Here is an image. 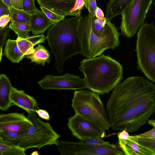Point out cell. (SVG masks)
Listing matches in <instances>:
<instances>
[{
	"mask_svg": "<svg viewBox=\"0 0 155 155\" xmlns=\"http://www.w3.org/2000/svg\"><path fill=\"white\" fill-rule=\"evenodd\" d=\"M149 81L142 77H129L113 89L106 105L111 129L128 132L139 99Z\"/></svg>",
	"mask_w": 155,
	"mask_h": 155,
	"instance_id": "1",
	"label": "cell"
},
{
	"mask_svg": "<svg viewBox=\"0 0 155 155\" xmlns=\"http://www.w3.org/2000/svg\"><path fill=\"white\" fill-rule=\"evenodd\" d=\"M87 89L98 94H107L123 78V68L117 61L103 54L83 59L79 68Z\"/></svg>",
	"mask_w": 155,
	"mask_h": 155,
	"instance_id": "2",
	"label": "cell"
},
{
	"mask_svg": "<svg viewBox=\"0 0 155 155\" xmlns=\"http://www.w3.org/2000/svg\"><path fill=\"white\" fill-rule=\"evenodd\" d=\"M80 16L64 18L54 24L48 30L46 39L55 57L54 67L59 73L63 72L67 59L81 54V45L76 35Z\"/></svg>",
	"mask_w": 155,
	"mask_h": 155,
	"instance_id": "3",
	"label": "cell"
},
{
	"mask_svg": "<svg viewBox=\"0 0 155 155\" xmlns=\"http://www.w3.org/2000/svg\"><path fill=\"white\" fill-rule=\"evenodd\" d=\"M92 17L80 16L76 35L80 44L81 53L87 58L101 55L108 49L114 50L120 44L119 39L121 35L114 26L103 37L97 36L94 32L91 25Z\"/></svg>",
	"mask_w": 155,
	"mask_h": 155,
	"instance_id": "4",
	"label": "cell"
},
{
	"mask_svg": "<svg viewBox=\"0 0 155 155\" xmlns=\"http://www.w3.org/2000/svg\"><path fill=\"white\" fill-rule=\"evenodd\" d=\"M71 101L75 114L93 121L106 130L110 128L107 114L98 94L83 89L75 91Z\"/></svg>",
	"mask_w": 155,
	"mask_h": 155,
	"instance_id": "5",
	"label": "cell"
},
{
	"mask_svg": "<svg viewBox=\"0 0 155 155\" xmlns=\"http://www.w3.org/2000/svg\"><path fill=\"white\" fill-rule=\"evenodd\" d=\"M137 36L135 51L137 69L155 83V27L153 22L143 24Z\"/></svg>",
	"mask_w": 155,
	"mask_h": 155,
	"instance_id": "6",
	"label": "cell"
},
{
	"mask_svg": "<svg viewBox=\"0 0 155 155\" xmlns=\"http://www.w3.org/2000/svg\"><path fill=\"white\" fill-rule=\"evenodd\" d=\"M27 112V117L32 125L21 135L16 146L26 150L33 148L39 150L45 146L56 145L60 136L54 130L51 124L39 119L35 112L31 110Z\"/></svg>",
	"mask_w": 155,
	"mask_h": 155,
	"instance_id": "7",
	"label": "cell"
},
{
	"mask_svg": "<svg viewBox=\"0 0 155 155\" xmlns=\"http://www.w3.org/2000/svg\"><path fill=\"white\" fill-rule=\"evenodd\" d=\"M153 0H133L121 14V34L127 38L134 36L144 23L146 15L151 8Z\"/></svg>",
	"mask_w": 155,
	"mask_h": 155,
	"instance_id": "8",
	"label": "cell"
},
{
	"mask_svg": "<svg viewBox=\"0 0 155 155\" xmlns=\"http://www.w3.org/2000/svg\"><path fill=\"white\" fill-rule=\"evenodd\" d=\"M56 145L61 155H123L124 153L115 144L92 146L78 142L59 140Z\"/></svg>",
	"mask_w": 155,
	"mask_h": 155,
	"instance_id": "9",
	"label": "cell"
},
{
	"mask_svg": "<svg viewBox=\"0 0 155 155\" xmlns=\"http://www.w3.org/2000/svg\"><path fill=\"white\" fill-rule=\"evenodd\" d=\"M155 113V84L149 81L135 108L128 132L137 131Z\"/></svg>",
	"mask_w": 155,
	"mask_h": 155,
	"instance_id": "10",
	"label": "cell"
},
{
	"mask_svg": "<svg viewBox=\"0 0 155 155\" xmlns=\"http://www.w3.org/2000/svg\"><path fill=\"white\" fill-rule=\"evenodd\" d=\"M38 84L43 90H79L87 88L84 78L69 73L60 76L46 75Z\"/></svg>",
	"mask_w": 155,
	"mask_h": 155,
	"instance_id": "11",
	"label": "cell"
},
{
	"mask_svg": "<svg viewBox=\"0 0 155 155\" xmlns=\"http://www.w3.org/2000/svg\"><path fill=\"white\" fill-rule=\"evenodd\" d=\"M67 125L72 135L81 140L92 137L103 138L106 136V130L77 114L68 118Z\"/></svg>",
	"mask_w": 155,
	"mask_h": 155,
	"instance_id": "12",
	"label": "cell"
},
{
	"mask_svg": "<svg viewBox=\"0 0 155 155\" xmlns=\"http://www.w3.org/2000/svg\"><path fill=\"white\" fill-rule=\"evenodd\" d=\"M32 125L24 113L12 112L0 114V130L23 135Z\"/></svg>",
	"mask_w": 155,
	"mask_h": 155,
	"instance_id": "13",
	"label": "cell"
},
{
	"mask_svg": "<svg viewBox=\"0 0 155 155\" xmlns=\"http://www.w3.org/2000/svg\"><path fill=\"white\" fill-rule=\"evenodd\" d=\"M10 99L14 105L22 108L26 112L31 110L35 112L40 109L35 98L26 94L23 90H19L13 87Z\"/></svg>",
	"mask_w": 155,
	"mask_h": 155,
	"instance_id": "14",
	"label": "cell"
},
{
	"mask_svg": "<svg viewBox=\"0 0 155 155\" xmlns=\"http://www.w3.org/2000/svg\"><path fill=\"white\" fill-rule=\"evenodd\" d=\"M120 147L126 155H155V151L139 143L134 136L125 140L118 139Z\"/></svg>",
	"mask_w": 155,
	"mask_h": 155,
	"instance_id": "15",
	"label": "cell"
},
{
	"mask_svg": "<svg viewBox=\"0 0 155 155\" xmlns=\"http://www.w3.org/2000/svg\"><path fill=\"white\" fill-rule=\"evenodd\" d=\"M40 6L58 14L69 16L76 0H36Z\"/></svg>",
	"mask_w": 155,
	"mask_h": 155,
	"instance_id": "16",
	"label": "cell"
},
{
	"mask_svg": "<svg viewBox=\"0 0 155 155\" xmlns=\"http://www.w3.org/2000/svg\"><path fill=\"white\" fill-rule=\"evenodd\" d=\"M41 10L31 14L30 25L34 35L42 34L48 28L55 23Z\"/></svg>",
	"mask_w": 155,
	"mask_h": 155,
	"instance_id": "17",
	"label": "cell"
},
{
	"mask_svg": "<svg viewBox=\"0 0 155 155\" xmlns=\"http://www.w3.org/2000/svg\"><path fill=\"white\" fill-rule=\"evenodd\" d=\"M13 86L7 76L5 74L0 75V110L5 111L14 104L10 97Z\"/></svg>",
	"mask_w": 155,
	"mask_h": 155,
	"instance_id": "18",
	"label": "cell"
},
{
	"mask_svg": "<svg viewBox=\"0 0 155 155\" xmlns=\"http://www.w3.org/2000/svg\"><path fill=\"white\" fill-rule=\"evenodd\" d=\"M46 39L42 34L31 35L25 38L18 37L16 41L21 51L26 56L33 53L34 47L37 44L44 43Z\"/></svg>",
	"mask_w": 155,
	"mask_h": 155,
	"instance_id": "19",
	"label": "cell"
},
{
	"mask_svg": "<svg viewBox=\"0 0 155 155\" xmlns=\"http://www.w3.org/2000/svg\"><path fill=\"white\" fill-rule=\"evenodd\" d=\"M133 0H110L107 3L106 9V21H111L114 17L122 13Z\"/></svg>",
	"mask_w": 155,
	"mask_h": 155,
	"instance_id": "20",
	"label": "cell"
},
{
	"mask_svg": "<svg viewBox=\"0 0 155 155\" xmlns=\"http://www.w3.org/2000/svg\"><path fill=\"white\" fill-rule=\"evenodd\" d=\"M3 55L15 63H19L25 56L19 49L16 40L10 39L6 41Z\"/></svg>",
	"mask_w": 155,
	"mask_h": 155,
	"instance_id": "21",
	"label": "cell"
},
{
	"mask_svg": "<svg viewBox=\"0 0 155 155\" xmlns=\"http://www.w3.org/2000/svg\"><path fill=\"white\" fill-rule=\"evenodd\" d=\"M50 56L49 51L44 46L39 44L34 48L33 53L26 55V57L31 62L44 66L46 63H50Z\"/></svg>",
	"mask_w": 155,
	"mask_h": 155,
	"instance_id": "22",
	"label": "cell"
},
{
	"mask_svg": "<svg viewBox=\"0 0 155 155\" xmlns=\"http://www.w3.org/2000/svg\"><path fill=\"white\" fill-rule=\"evenodd\" d=\"M25 150L19 147L10 145L0 138V155H26Z\"/></svg>",
	"mask_w": 155,
	"mask_h": 155,
	"instance_id": "23",
	"label": "cell"
},
{
	"mask_svg": "<svg viewBox=\"0 0 155 155\" xmlns=\"http://www.w3.org/2000/svg\"><path fill=\"white\" fill-rule=\"evenodd\" d=\"M11 21H15L30 25L31 14L23 10H19L13 7L9 8Z\"/></svg>",
	"mask_w": 155,
	"mask_h": 155,
	"instance_id": "24",
	"label": "cell"
},
{
	"mask_svg": "<svg viewBox=\"0 0 155 155\" xmlns=\"http://www.w3.org/2000/svg\"><path fill=\"white\" fill-rule=\"evenodd\" d=\"M9 27L18 35V37L25 38L29 36L31 31L30 25L15 21H11Z\"/></svg>",
	"mask_w": 155,
	"mask_h": 155,
	"instance_id": "25",
	"label": "cell"
},
{
	"mask_svg": "<svg viewBox=\"0 0 155 155\" xmlns=\"http://www.w3.org/2000/svg\"><path fill=\"white\" fill-rule=\"evenodd\" d=\"M21 135L9 131L0 130V138L11 145L16 146L18 140Z\"/></svg>",
	"mask_w": 155,
	"mask_h": 155,
	"instance_id": "26",
	"label": "cell"
},
{
	"mask_svg": "<svg viewBox=\"0 0 155 155\" xmlns=\"http://www.w3.org/2000/svg\"><path fill=\"white\" fill-rule=\"evenodd\" d=\"M81 142L84 143L89 145L97 147L109 144L108 141L104 140L102 138L92 137L84 139Z\"/></svg>",
	"mask_w": 155,
	"mask_h": 155,
	"instance_id": "27",
	"label": "cell"
},
{
	"mask_svg": "<svg viewBox=\"0 0 155 155\" xmlns=\"http://www.w3.org/2000/svg\"><path fill=\"white\" fill-rule=\"evenodd\" d=\"M11 29L8 25L0 29V62L3 55L2 48L5 44L6 39L10 36V30Z\"/></svg>",
	"mask_w": 155,
	"mask_h": 155,
	"instance_id": "28",
	"label": "cell"
},
{
	"mask_svg": "<svg viewBox=\"0 0 155 155\" xmlns=\"http://www.w3.org/2000/svg\"><path fill=\"white\" fill-rule=\"evenodd\" d=\"M35 0H23V10L26 13L32 14L40 11L35 6Z\"/></svg>",
	"mask_w": 155,
	"mask_h": 155,
	"instance_id": "29",
	"label": "cell"
},
{
	"mask_svg": "<svg viewBox=\"0 0 155 155\" xmlns=\"http://www.w3.org/2000/svg\"><path fill=\"white\" fill-rule=\"evenodd\" d=\"M86 0H76L74 7L71 10L69 16L78 17L81 15V10L84 5Z\"/></svg>",
	"mask_w": 155,
	"mask_h": 155,
	"instance_id": "30",
	"label": "cell"
},
{
	"mask_svg": "<svg viewBox=\"0 0 155 155\" xmlns=\"http://www.w3.org/2000/svg\"><path fill=\"white\" fill-rule=\"evenodd\" d=\"M41 10L52 21L57 23L65 18V16L54 13L47 8L40 6Z\"/></svg>",
	"mask_w": 155,
	"mask_h": 155,
	"instance_id": "31",
	"label": "cell"
},
{
	"mask_svg": "<svg viewBox=\"0 0 155 155\" xmlns=\"http://www.w3.org/2000/svg\"><path fill=\"white\" fill-rule=\"evenodd\" d=\"M135 137L136 138L137 141L140 144L155 151V138L143 137Z\"/></svg>",
	"mask_w": 155,
	"mask_h": 155,
	"instance_id": "32",
	"label": "cell"
},
{
	"mask_svg": "<svg viewBox=\"0 0 155 155\" xmlns=\"http://www.w3.org/2000/svg\"><path fill=\"white\" fill-rule=\"evenodd\" d=\"M84 5L92 17L95 16V10L97 7L96 0H86Z\"/></svg>",
	"mask_w": 155,
	"mask_h": 155,
	"instance_id": "33",
	"label": "cell"
},
{
	"mask_svg": "<svg viewBox=\"0 0 155 155\" xmlns=\"http://www.w3.org/2000/svg\"><path fill=\"white\" fill-rule=\"evenodd\" d=\"M134 136L136 138L143 137L155 138V127H153V129L145 133Z\"/></svg>",
	"mask_w": 155,
	"mask_h": 155,
	"instance_id": "34",
	"label": "cell"
},
{
	"mask_svg": "<svg viewBox=\"0 0 155 155\" xmlns=\"http://www.w3.org/2000/svg\"><path fill=\"white\" fill-rule=\"evenodd\" d=\"M11 20L9 15H3L0 17V27L2 28L8 25V23Z\"/></svg>",
	"mask_w": 155,
	"mask_h": 155,
	"instance_id": "35",
	"label": "cell"
},
{
	"mask_svg": "<svg viewBox=\"0 0 155 155\" xmlns=\"http://www.w3.org/2000/svg\"><path fill=\"white\" fill-rule=\"evenodd\" d=\"M36 113L39 117L42 119L49 120L50 119V116L48 112L45 110L39 109L36 111Z\"/></svg>",
	"mask_w": 155,
	"mask_h": 155,
	"instance_id": "36",
	"label": "cell"
},
{
	"mask_svg": "<svg viewBox=\"0 0 155 155\" xmlns=\"http://www.w3.org/2000/svg\"><path fill=\"white\" fill-rule=\"evenodd\" d=\"M6 15H10L9 7L2 2H0V17Z\"/></svg>",
	"mask_w": 155,
	"mask_h": 155,
	"instance_id": "37",
	"label": "cell"
},
{
	"mask_svg": "<svg viewBox=\"0 0 155 155\" xmlns=\"http://www.w3.org/2000/svg\"><path fill=\"white\" fill-rule=\"evenodd\" d=\"M23 0H13L11 2L12 7L19 10H23Z\"/></svg>",
	"mask_w": 155,
	"mask_h": 155,
	"instance_id": "38",
	"label": "cell"
},
{
	"mask_svg": "<svg viewBox=\"0 0 155 155\" xmlns=\"http://www.w3.org/2000/svg\"><path fill=\"white\" fill-rule=\"evenodd\" d=\"M129 136L128 132L124 130L118 133L117 137L118 139L125 140L127 139Z\"/></svg>",
	"mask_w": 155,
	"mask_h": 155,
	"instance_id": "39",
	"label": "cell"
},
{
	"mask_svg": "<svg viewBox=\"0 0 155 155\" xmlns=\"http://www.w3.org/2000/svg\"><path fill=\"white\" fill-rule=\"evenodd\" d=\"M95 16L97 18H105L102 10L98 7H97L95 10Z\"/></svg>",
	"mask_w": 155,
	"mask_h": 155,
	"instance_id": "40",
	"label": "cell"
},
{
	"mask_svg": "<svg viewBox=\"0 0 155 155\" xmlns=\"http://www.w3.org/2000/svg\"><path fill=\"white\" fill-rule=\"evenodd\" d=\"M0 1L6 4L9 8L12 7L11 0H0Z\"/></svg>",
	"mask_w": 155,
	"mask_h": 155,
	"instance_id": "41",
	"label": "cell"
},
{
	"mask_svg": "<svg viewBox=\"0 0 155 155\" xmlns=\"http://www.w3.org/2000/svg\"><path fill=\"white\" fill-rule=\"evenodd\" d=\"M148 123L149 124L153 127H155V120H148Z\"/></svg>",
	"mask_w": 155,
	"mask_h": 155,
	"instance_id": "42",
	"label": "cell"
},
{
	"mask_svg": "<svg viewBox=\"0 0 155 155\" xmlns=\"http://www.w3.org/2000/svg\"><path fill=\"white\" fill-rule=\"evenodd\" d=\"M154 5H155V2H154Z\"/></svg>",
	"mask_w": 155,
	"mask_h": 155,
	"instance_id": "43",
	"label": "cell"
},
{
	"mask_svg": "<svg viewBox=\"0 0 155 155\" xmlns=\"http://www.w3.org/2000/svg\"><path fill=\"white\" fill-rule=\"evenodd\" d=\"M154 17H155V16H154Z\"/></svg>",
	"mask_w": 155,
	"mask_h": 155,
	"instance_id": "44",
	"label": "cell"
}]
</instances>
